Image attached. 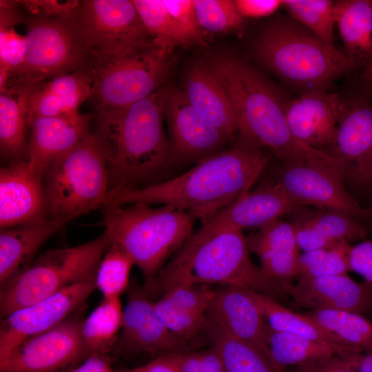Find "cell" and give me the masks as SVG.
I'll return each instance as SVG.
<instances>
[{"label":"cell","mask_w":372,"mask_h":372,"mask_svg":"<svg viewBox=\"0 0 372 372\" xmlns=\"http://www.w3.org/2000/svg\"><path fill=\"white\" fill-rule=\"evenodd\" d=\"M269 159L263 149L237 141L234 147L199 161L179 176L141 188L110 192L101 208L161 204L188 211L203 222L251 190Z\"/></svg>","instance_id":"obj_1"},{"label":"cell","mask_w":372,"mask_h":372,"mask_svg":"<svg viewBox=\"0 0 372 372\" xmlns=\"http://www.w3.org/2000/svg\"><path fill=\"white\" fill-rule=\"evenodd\" d=\"M169 87L127 106L94 110L91 132L105 161L110 192L156 183L167 167L170 148L163 121Z\"/></svg>","instance_id":"obj_2"},{"label":"cell","mask_w":372,"mask_h":372,"mask_svg":"<svg viewBox=\"0 0 372 372\" xmlns=\"http://www.w3.org/2000/svg\"><path fill=\"white\" fill-rule=\"evenodd\" d=\"M249 253L242 231L202 225L143 289L149 298L189 285L238 287L277 300L288 294L251 261Z\"/></svg>","instance_id":"obj_3"},{"label":"cell","mask_w":372,"mask_h":372,"mask_svg":"<svg viewBox=\"0 0 372 372\" xmlns=\"http://www.w3.org/2000/svg\"><path fill=\"white\" fill-rule=\"evenodd\" d=\"M223 83L238 124V141L268 149L282 163L329 155L307 147L293 135L286 117L287 99L262 73L246 61L229 54L207 60Z\"/></svg>","instance_id":"obj_4"},{"label":"cell","mask_w":372,"mask_h":372,"mask_svg":"<svg viewBox=\"0 0 372 372\" xmlns=\"http://www.w3.org/2000/svg\"><path fill=\"white\" fill-rule=\"evenodd\" d=\"M252 52L269 70L302 93L327 90L334 81L356 68L343 50L289 15L275 19L261 30Z\"/></svg>","instance_id":"obj_5"},{"label":"cell","mask_w":372,"mask_h":372,"mask_svg":"<svg viewBox=\"0 0 372 372\" xmlns=\"http://www.w3.org/2000/svg\"><path fill=\"white\" fill-rule=\"evenodd\" d=\"M102 225L110 243L123 249L141 271L145 284L192 235L196 218L189 212L163 205L135 203L105 207Z\"/></svg>","instance_id":"obj_6"},{"label":"cell","mask_w":372,"mask_h":372,"mask_svg":"<svg viewBox=\"0 0 372 372\" xmlns=\"http://www.w3.org/2000/svg\"><path fill=\"white\" fill-rule=\"evenodd\" d=\"M80 2L57 12L25 8V59L4 92L28 88L91 64L93 57L81 26Z\"/></svg>","instance_id":"obj_7"},{"label":"cell","mask_w":372,"mask_h":372,"mask_svg":"<svg viewBox=\"0 0 372 372\" xmlns=\"http://www.w3.org/2000/svg\"><path fill=\"white\" fill-rule=\"evenodd\" d=\"M110 245L103 232L83 244L42 253L25 269L1 286V318L69 287L95 284L100 262Z\"/></svg>","instance_id":"obj_8"},{"label":"cell","mask_w":372,"mask_h":372,"mask_svg":"<svg viewBox=\"0 0 372 372\" xmlns=\"http://www.w3.org/2000/svg\"><path fill=\"white\" fill-rule=\"evenodd\" d=\"M43 183L50 219L69 222L102 207L110 192L109 175L92 132L48 167Z\"/></svg>","instance_id":"obj_9"},{"label":"cell","mask_w":372,"mask_h":372,"mask_svg":"<svg viewBox=\"0 0 372 372\" xmlns=\"http://www.w3.org/2000/svg\"><path fill=\"white\" fill-rule=\"evenodd\" d=\"M172 51L152 41L118 54L93 57L89 101L94 109L127 106L164 86L173 64Z\"/></svg>","instance_id":"obj_10"},{"label":"cell","mask_w":372,"mask_h":372,"mask_svg":"<svg viewBox=\"0 0 372 372\" xmlns=\"http://www.w3.org/2000/svg\"><path fill=\"white\" fill-rule=\"evenodd\" d=\"M276 179L275 183L300 207L334 209L367 220L366 209L347 191L331 157L282 163Z\"/></svg>","instance_id":"obj_11"},{"label":"cell","mask_w":372,"mask_h":372,"mask_svg":"<svg viewBox=\"0 0 372 372\" xmlns=\"http://www.w3.org/2000/svg\"><path fill=\"white\" fill-rule=\"evenodd\" d=\"M79 310L54 327L32 336L0 360V372H69L90 354Z\"/></svg>","instance_id":"obj_12"},{"label":"cell","mask_w":372,"mask_h":372,"mask_svg":"<svg viewBox=\"0 0 372 372\" xmlns=\"http://www.w3.org/2000/svg\"><path fill=\"white\" fill-rule=\"evenodd\" d=\"M80 19L92 57L105 56L152 41L132 0H84Z\"/></svg>","instance_id":"obj_13"},{"label":"cell","mask_w":372,"mask_h":372,"mask_svg":"<svg viewBox=\"0 0 372 372\" xmlns=\"http://www.w3.org/2000/svg\"><path fill=\"white\" fill-rule=\"evenodd\" d=\"M327 154L344 184L372 191V103L363 96L347 99L334 143Z\"/></svg>","instance_id":"obj_14"},{"label":"cell","mask_w":372,"mask_h":372,"mask_svg":"<svg viewBox=\"0 0 372 372\" xmlns=\"http://www.w3.org/2000/svg\"><path fill=\"white\" fill-rule=\"evenodd\" d=\"M96 289L94 283L75 285L1 319L0 360L25 340L54 327L78 311Z\"/></svg>","instance_id":"obj_15"},{"label":"cell","mask_w":372,"mask_h":372,"mask_svg":"<svg viewBox=\"0 0 372 372\" xmlns=\"http://www.w3.org/2000/svg\"><path fill=\"white\" fill-rule=\"evenodd\" d=\"M346 105L347 99L327 90L302 92L286 104L291 132L307 147L327 153L334 143Z\"/></svg>","instance_id":"obj_16"},{"label":"cell","mask_w":372,"mask_h":372,"mask_svg":"<svg viewBox=\"0 0 372 372\" xmlns=\"http://www.w3.org/2000/svg\"><path fill=\"white\" fill-rule=\"evenodd\" d=\"M169 131L170 158H203L228 138L191 105L181 87L170 85L164 105Z\"/></svg>","instance_id":"obj_17"},{"label":"cell","mask_w":372,"mask_h":372,"mask_svg":"<svg viewBox=\"0 0 372 372\" xmlns=\"http://www.w3.org/2000/svg\"><path fill=\"white\" fill-rule=\"evenodd\" d=\"M49 218L43 177L26 159L11 163L0 170L1 229Z\"/></svg>","instance_id":"obj_18"},{"label":"cell","mask_w":372,"mask_h":372,"mask_svg":"<svg viewBox=\"0 0 372 372\" xmlns=\"http://www.w3.org/2000/svg\"><path fill=\"white\" fill-rule=\"evenodd\" d=\"M121 338L134 351L163 352L164 354L191 351L192 341L172 333L155 312L154 302L143 287L136 285L128 291L123 309Z\"/></svg>","instance_id":"obj_19"},{"label":"cell","mask_w":372,"mask_h":372,"mask_svg":"<svg viewBox=\"0 0 372 372\" xmlns=\"http://www.w3.org/2000/svg\"><path fill=\"white\" fill-rule=\"evenodd\" d=\"M93 113L35 117L29 124L26 160L43 177L48 167L91 132Z\"/></svg>","instance_id":"obj_20"},{"label":"cell","mask_w":372,"mask_h":372,"mask_svg":"<svg viewBox=\"0 0 372 372\" xmlns=\"http://www.w3.org/2000/svg\"><path fill=\"white\" fill-rule=\"evenodd\" d=\"M297 278L288 293L298 307L372 316V285L358 282L347 273Z\"/></svg>","instance_id":"obj_21"},{"label":"cell","mask_w":372,"mask_h":372,"mask_svg":"<svg viewBox=\"0 0 372 372\" xmlns=\"http://www.w3.org/2000/svg\"><path fill=\"white\" fill-rule=\"evenodd\" d=\"M206 315L230 335L258 347L269 355L270 327L247 289L222 286L216 290Z\"/></svg>","instance_id":"obj_22"},{"label":"cell","mask_w":372,"mask_h":372,"mask_svg":"<svg viewBox=\"0 0 372 372\" xmlns=\"http://www.w3.org/2000/svg\"><path fill=\"white\" fill-rule=\"evenodd\" d=\"M276 183L249 190L215 215L202 222L213 227H229L242 231L260 229L286 214L300 210Z\"/></svg>","instance_id":"obj_23"},{"label":"cell","mask_w":372,"mask_h":372,"mask_svg":"<svg viewBox=\"0 0 372 372\" xmlns=\"http://www.w3.org/2000/svg\"><path fill=\"white\" fill-rule=\"evenodd\" d=\"M247 241L250 252L259 258L265 276L288 293L291 280L298 277L300 256L292 224L276 219L251 234Z\"/></svg>","instance_id":"obj_24"},{"label":"cell","mask_w":372,"mask_h":372,"mask_svg":"<svg viewBox=\"0 0 372 372\" xmlns=\"http://www.w3.org/2000/svg\"><path fill=\"white\" fill-rule=\"evenodd\" d=\"M181 89L198 112L228 139L238 134L237 120L230 97L207 61L191 65Z\"/></svg>","instance_id":"obj_25"},{"label":"cell","mask_w":372,"mask_h":372,"mask_svg":"<svg viewBox=\"0 0 372 372\" xmlns=\"http://www.w3.org/2000/svg\"><path fill=\"white\" fill-rule=\"evenodd\" d=\"M293 215L291 223L303 252L328 247L342 240L349 242L362 239L371 231L363 222L334 209L311 211L304 207Z\"/></svg>","instance_id":"obj_26"},{"label":"cell","mask_w":372,"mask_h":372,"mask_svg":"<svg viewBox=\"0 0 372 372\" xmlns=\"http://www.w3.org/2000/svg\"><path fill=\"white\" fill-rule=\"evenodd\" d=\"M68 223L64 220L48 218L1 229V286L25 269L42 245Z\"/></svg>","instance_id":"obj_27"},{"label":"cell","mask_w":372,"mask_h":372,"mask_svg":"<svg viewBox=\"0 0 372 372\" xmlns=\"http://www.w3.org/2000/svg\"><path fill=\"white\" fill-rule=\"evenodd\" d=\"M335 19L344 52L364 69L372 61V0L335 1Z\"/></svg>","instance_id":"obj_28"},{"label":"cell","mask_w":372,"mask_h":372,"mask_svg":"<svg viewBox=\"0 0 372 372\" xmlns=\"http://www.w3.org/2000/svg\"><path fill=\"white\" fill-rule=\"evenodd\" d=\"M267 346L270 360L281 372L289 366L311 364L338 354L363 353L271 329Z\"/></svg>","instance_id":"obj_29"},{"label":"cell","mask_w":372,"mask_h":372,"mask_svg":"<svg viewBox=\"0 0 372 372\" xmlns=\"http://www.w3.org/2000/svg\"><path fill=\"white\" fill-rule=\"evenodd\" d=\"M205 330L225 372H281L262 349L230 335L208 319Z\"/></svg>","instance_id":"obj_30"},{"label":"cell","mask_w":372,"mask_h":372,"mask_svg":"<svg viewBox=\"0 0 372 372\" xmlns=\"http://www.w3.org/2000/svg\"><path fill=\"white\" fill-rule=\"evenodd\" d=\"M247 291L259 307L271 330L348 347L342 344L335 336L306 314H299L286 308L270 296L251 289Z\"/></svg>","instance_id":"obj_31"},{"label":"cell","mask_w":372,"mask_h":372,"mask_svg":"<svg viewBox=\"0 0 372 372\" xmlns=\"http://www.w3.org/2000/svg\"><path fill=\"white\" fill-rule=\"evenodd\" d=\"M29 128L23 94H0L1 156L9 163L26 159Z\"/></svg>","instance_id":"obj_32"},{"label":"cell","mask_w":372,"mask_h":372,"mask_svg":"<svg viewBox=\"0 0 372 372\" xmlns=\"http://www.w3.org/2000/svg\"><path fill=\"white\" fill-rule=\"evenodd\" d=\"M307 316L335 336L340 342L360 352L372 351V322L351 311L313 309Z\"/></svg>","instance_id":"obj_33"},{"label":"cell","mask_w":372,"mask_h":372,"mask_svg":"<svg viewBox=\"0 0 372 372\" xmlns=\"http://www.w3.org/2000/svg\"><path fill=\"white\" fill-rule=\"evenodd\" d=\"M123 315L119 297L103 298L89 316L84 319L82 335L90 355L109 353L121 329Z\"/></svg>","instance_id":"obj_34"},{"label":"cell","mask_w":372,"mask_h":372,"mask_svg":"<svg viewBox=\"0 0 372 372\" xmlns=\"http://www.w3.org/2000/svg\"><path fill=\"white\" fill-rule=\"evenodd\" d=\"M92 63L39 83L65 114L79 112L81 105L89 101L93 83Z\"/></svg>","instance_id":"obj_35"},{"label":"cell","mask_w":372,"mask_h":372,"mask_svg":"<svg viewBox=\"0 0 372 372\" xmlns=\"http://www.w3.org/2000/svg\"><path fill=\"white\" fill-rule=\"evenodd\" d=\"M335 5L331 0H282L291 18L330 44H334Z\"/></svg>","instance_id":"obj_36"},{"label":"cell","mask_w":372,"mask_h":372,"mask_svg":"<svg viewBox=\"0 0 372 372\" xmlns=\"http://www.w3.org/2000/svg\"><path fill=\"white\" fill-rule=\"evenodd\" d=\"M138 13L158 45L174 50L184 45L181 35L163 0H132Z\"/></svg>","instance_id":"obj_37"},{"label":"cell","mask_w":372,"mask_h":372,"mask_svg":"<svg viewBox=\"0 0 372 372\" xmlns=\"http://www.w3.org/2000/svg\"><path fill=\"white\" fill-rule=\"evenodd\" d=\"M351 247L349 242L342 240L328 247L303 252L298 258V277L347 274Z\"/></svg>","instance_id":"obj_38"},{"label":"cell","mask_w":372,"mask_h":372,"mask_svg":"<svg viewBox=\"0 0 372 372\" xmlns=\"http://www.w3.org/2000/svg\"><path fill=\"white\" fill-rule=\"evenodd\" d=\"M133 265V260L123 249L110 243L101 259L95 281L103 298L119 297L129 287Z\"/></svg>","instance_id":"obj_39"},{"label":"cell","mask_w":372,"mask_h":372,"mask_svg":"<svg viewBox=\"0 0 372 372\" xmlns=\"http://www.w3.org/2000/svg\"><path fill=\"white\" fill-rule=\"evenodd\" d=\"M199 25L203 31L227 34L239 30L245 18L239 12L234 1L194 0Z\"/></svg>","instance_id":"obj_40"},{"label":"cell","mask_w":372,"mask_h":372,"mask_svg":"<svg viewBox=\"0 0 372 372\" xmlns=\"http://www.w3.org/2000/svg\"><path fill=\"white\" fill-rule=\"evenodd\" d=\"M156 313L163 324L174 335L193 340L207 324L206 313L176 307L161 298L154 302Z\"/></svg>","instance_id":"obj_41"},{"label":"cell","mask_w":372,"mask_h":372,"mask_svg":"<svg viewBox=\"0 0 372 372\" xmlns=\"http://www.w3.org/2000/svg\"><path fill=\"white\" fill-rule=\"evenodd\" d=\"M26 39L13 28H0V92L21 69L25 59Z\"/></svg>","instance_id":"obj_42"},{"label":"cell","mask_w":372,"mask_h":372,"mask_svg":"<svg viewBox=\"0 0 372 372\" xmlns=\"http://www.w3.org/2000/svg\"><path fill=\"white\" fill-rule=\"evenodd\" d=\"M183 39L184 46L205 43L194 9V0H163Z\"/></svg>","instance_id":"obj_43"},{"label":"cell","mask_w":372,"mask_h":372,"mask_svg":"<svg viewBox=\"0 0 372 372\" xmlns=\"http://www.w3.org/2000/svg\"><path fill=\"white\" fill-rule=\"evenodd\" d=\"M216 294L208 285H180L173 287L161 296L169 304L185 310L207 313Z\"/></svg>","instance_id":"obj_44"},{"label":"cell","mask_w":372,"mask_h":372,"mask_svg":"<svg viewBox=\"0 0 372 372\" xmlns=\"http://www.w3.org/2000/svg\"><path fill=\"white\" fill-rule=\"evenodd\" d=\"M179 372H225L215 348L200 351H180L165 354Z\"/></svg>","instance_id":"obj_45"},{"label":"cell","mask_w":372,"mask_h":372,"mask_svg":"<svg viewBox=\"0 0 372 372\" xmlns=\"http://www.w3.org/2000/svg\"><path fill=\"white\" fill-rule=\"evenodd\" d=\"M362 353L338 354L317 362L297 367L296 372H358Z\"/></svg>","instance_id":"obj_46"},{"label":"cell","mask_w":372,"mask_h":372,"mask_svg":"<svg viewBox=\"0 0 372 372\" xmlns=\"http://www.w3.org/2000/svg\"><path fill=\"white\" fill-rule=\"evenodd\" d=\"M349 270L360 275L372 285V240H364L351 246L348 256Z\"/></svg>","instance_id":"obj_47"},{"label":"cell","mask_w":372,"mask_h":372,"mask_svg":"<svg viewBox=\"0 0 372 372\" xmlns=\"http://www.w3.org/2000/svg\"><path fill=\"white\" fill-rule=\"evenodd\" d=\"M234 3L244 18L268 17L282 8V0H235Z\"/></svg>","instance_id":"obj_48"},{"label":"cell","mask_w":372,"mask_h":372,"mask_svg":"<svg viewBox=\"0 0 372 372\" xmlns=\"http://www.w3.org/2000/svg\"><path fill=\"white\" fill-rule=\"evenodd\" d=\"M109 353H94L69 372H115Z\"/></svg>","instance_id":"obj_49"},{"label":"cell","mask_w":372,"mask_h":372,"mask_svg":"<svg viewBox=\"0 0 372 372\" xmlns=\"http://www.w3.org/2000/svg\"><path fill=\"white\" fill-rule=\"evenodd\" d=\"M115 372H179L172 360L163 354L149 363L134 367L115 369Z\"/></svg>","instance_id":"obj_50"},{"label":"cell","mask_w":372,"mask_h":372,"mask_svg":"<svg viewBox=\"0 0 372 372\" xmlns=\"http://www.w3.org/2000/svg\"><path fill=\"white\" fill-rule=\"evenodd\" d=\"M358 372H372V351L362 353L359 362Z\"/></svg>","instance_id":"obj_51"},{"label":"cell","mask_w":372,"mask_h":372,"mask_svg":"<svg viewBox=\"0 0 372 372\" xmlns=\"http://www.w3.org/2000/svg\"><path fill=\"white\" fill-rule=\"evenodd\" d=\"M362 74L366 92L372 96V73L363 72Z\"/></svg>","instance_id":"obj_52"},{"label":"cell","mask_w":372,"mask_h":372,"mask_svg":"<svg viewBox=\"0 0 372 372\" xmlns=\"http://www.w3.org/2000/svg\"><path fill=\"white\" fill-rule=\"evenodd\" d=\"M367 212V220L366 223L372 224V205L366 209Z\"/></svg>","instance_id":"obj_53"},{"label":"cell","mask_w":372,"mask_h":372,"mask_svg":"<svg viewBox=\"0 0 372 372\" xmlns=\"http://www.w3.org/2000/svg\"><path fill=\"white\" fill-rule=\"evenodd\" d=\"M363 72L372 73V61L364 69Z\"/></svg>","instance_id":"obj_54"}]
</instances>
